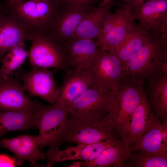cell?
<instances>
[{
    "label": "cell",
    "mask_w": 167,
    "mask_h": 167,
    "mask_svg": "<svg viewBox=\"0 0 167 167\" xmlns=\"http://www.w3.org/2000/svg\"><path fill=\"white\" fill-rule=\"evenodd\" d=\"M139 26L149 35L167 34V0H148L130 11Z\"/></svg>",
    "instance_id": "9c48e42d"
},
{
    "label": "cell",
    "mask_w": 167,
    "mask_h": 167,
    "mask_svg": "<svg viewBox=\"0 0 167 167\" xmlns=\"http://www.w3.org/2000/svg\"><path fill=\"white\" fill-rule=\"evenodd\" d=\"M144 82L122 76L117 89L110 93L107 122L121 138L126 131L133 114L146 94Z\"/></svg>",
    "instance_id": "6da1fadb"
},
{
    "label": "cell",
    "mask_w": 167,
    "mask_h": 167,
    "mask_svg": "<svg viewBox=\"0 0 167 167\" xmlns=\"http://www.w3.org/2000/svg\"><path fill=\"white\" fill-rule=\"evenodd\" d=\"M7 1V2L9 0H6Z\"/></svg>",
    "instance_id": "e575fe53"
},
{
    "label": "cell",
    "mask_w": 167,
    "mask_h": 167,
    "mask_svg": "<svg viewBox=\"0 0 167 167\" xmlns=\"http://www.w3.org/2000/svg\"><path fill=\"white\" fill-rule=\"evenodd\" d=\"M65 72L62 83L58 87L57 103L66 106L90 87L92 80L87 69L79 70L70 68Z\"/></svg>",
    "instance_id": "2e32d148"
},
{
    "label": "cell",
    "mask_w": 167,
    "mask_h": 167,
    "mask_svg": "<svg viewBox=\"0 0 167 167\" xmlns=\"http://www.w3.org/2000/svg\"><path fill=\"white\" fill-rule=\"evenodd\" d=\"M4 5L34 36H49L60 7L57 0H29Z\"/></svg>",
    "instance_id": "3957f363"
},
{
    "label": "cell",
    "mask_w": 167,
    "mask_h": 167,
    "mask_svg": "<svg viewBox=\"0 0 167 167\" xmlns=\"http://www.w3.org/2000/svg\"><path fill=\"white\" fill-rule=\"evenodd\" d=\"M37 129L36 115L11 111H0V141L5 134L11 131Z\"/></svg>",
    "instance_id": "603a6c76"
},
{
    "label": "cell",
    "mask_w": 167,
    "mask_h": 167,
    "mask_svg": "<svg viewBox=\"0 0 167 167\" xmlns=\"http://www.w3.org/2000/svg\"><path fill=\"white\" fill-rule=\"evenodd\" d=\"M20 136L9 138L4 139L0 141V146L14 153L21 146Z\"/></svg>",
    "instance_id": "83f0119b"
},
{
    "label": "cell",
    "mask_w": 167,
    "mask_h": 167,
    "mask_svg": "<svg viewBox=\"0 0 167 167\" xmlns=\"http://www.w3.org/2000/svg\"><path fill=\"white\" fill-rule=\"evenodd\" d=\"M112 2L102 3L98 7H93L80 22L72 38L74 39H98L103 23L110 13Z\"/></svg>",
    "instance_id": "d6986e66"
},
{
    "label": "cell",
    "mask_w": 167,
    "mask_h": 167,
    "mask_svg": "<svg viewBox=\"0 0 167 167\" xmlns=\"http://www.w3.org/2000/svg\"><path fill=\"white\" fill-rule=\"evenodd\" d=\"M18 159L24 161L27 160L29 162L31 165L36 164L40 160L46 158L45 153L39 150H36L22 145L14 153Z\"/></svg>",
    "instance_id": "4316f807"
},
{
    "label": "cell",
    "mask_w": 167,
    "mask_h": 167,
    "mask_svg": "<svg viewBox=\"0 0 167 167\" xmlns=\"http://www.w3.org/2000/svg\"><path fill=\"white\" fill-rule=\"evenodd\" d=\"M23 161L15 156L12 157L5 154H0V167H16L21 165Z\"/></svg>",
    "instance_id": "4dcf8cb0"
},
{
    "label": "cell",
    "mask_w": 167,
    "mask_h": 167,
    "mask_svg": "<svg viewBox=\"0 0 167 167\" xmlns=\"http://www.w3.org/2000/svg\"><path fill=\"white\" fill-rule=\"evenodd\" d=\"M20 137L22 145L34 150H39L38 147L41 142V139L39 135H20Z\"/></svg>",
    "instance_id": "f1b7e54d"
},
{
    "label": "cell",
    "mask_w": 167,
    "mask_h": 167,
    "mask_svg": "<svg viewBox=\"0 0 167 167\" xmlns=\"http://www.w3.org/2000/svg\"><path fill=\"white\" fill-rule=\"evenodd\" d=\"M34 36L18 19L5 9L0 12V62L11 48L32 41Z\"/></svg>",
    "instance_id": "5bb4252c"
},
{
    "label": "cell",
    "mask_w": 167,
    "mask_h": 167,
    "mask_svg": "<svg viewBox=\"0 0 167 167\" xmlns=\"http://www.w3.org/2000/svg\"><path fill=\"white\" fill-rule=\"evenodd\" d=\"M131 148L122 141L103 151L97 157L90 161L79 163V167H124L125 162L130 158Z\"/></svg>",
    "instance_id": "ffe728a7"
},
{
    "label": "cell",
    "mask_w": 167,
    "mask_h": 167,
    "mask_svg": "<svg viewBox=\"0 0 167 167\" xmlns=\"http://www.w3.org/2000/svg\"><path fill=\"white\" fill-rule=\"evenodd\" d=\"M122 9L130 11L133 7L148 0H122Z\"/></svg>",
    "instance_id": "1f68e13d"
},
{
    "label": "cell",
    "mask_w": 167,
    "mask_h": 167,
    "mask_svg": "<svg viewBox=\"0 0 167 167\" xmlns=\"http://www.w3.org/2000/svg\"><path fill=\"white\" fill-rule=\"evenodd\" d=\"M129 160V162L125 163L126 167H167V153L154 154L135 151Z\"/></svg>",
    "instance_id": "484cf974"
},
{
    "label": "cell",
    "mask_w": 167,
    "mask_h": 167,
    "mask_svg": "<svg viewBox=\"0 0 167 167\" xmlns=\"http://www.w3.org/2000/svg\"><path fill=\"white\" fill-rule=\"evenodd\" d=\"M70 66L79 70H87L97 53V42L88 39H73L64 47Z\"/></svg>",
    "instance_id": "ac0fdd59"
},
{
    "label": "cell",
    "mask_w": 167,
    "mask_h": 167,
    "mask_svg": "<svg viewBox=\"0 0 167 167\" xmlns=\"http://www.w3.org/2000/svg\"><path fill=\"white\" fill-rule=\"evenodd\" d=\"M42 104L24 93L12 75L0 77V111H18L36 115Z\"/></svg>",
    "instance_id": "30bf717a"
},
{
    "label": "cell",
    "mask_w": 167,
    "mask_h": 167,
    "mask_svg": "<svg viewBox=\"0 0 167 167\" xmlns=\"http://www.w3.org/2000/svg\"><path fill=\"white\" fill-rule=\"evenodd\" d=\"M148 80V99L152 109L163 122L167 119V72L160 70Z\"/></svg>",
    "instance_id": "e0dca14e"
},
{
    "label": "cell",
    "mask_w": 167,
    "mask_h": 167,
    "mask_svg": "<svg viewBox=\"0 0 167 167\" xmlns=\"http://www.w3.org/2000/svg\"><path fill=\"white\" fill-rule=\"evenodd\" d=\"M160 70L167 72V34L149 35L128 62L122 76L144 82Z\"/></svg>",
    "instance_id": "7a4b0ae2"
},
{
    "label": "cell",
    "mask_w": 167,
    "mask_h": 167,
    "mask_svg": "<svg viewBox=\"0 0 167 167\" xmlns=\"http://www.w3.org/2000/svg\"><path fill=\"white\" fill-rule=\"evenodd\" d=\"M130 11H126L124 15L114 28L97 42L99 48L109 51L121 41L129 32L137 28Z\"/></svg>",
    "instance_id": "cb8c5ba5"
},
{
    "label": "cell",
    "mask_w": 167,
    "mask_h": 167,
    "mask_svg": "<svg viewBox=\"0 0 167 167\" xmlns=\"http://www.w3.org/2000/svg\"><path fill=\"white\" fill-rule=\"evenodd\" d=\"M124 69L120 60L114 53L99 48L87 69L92 79L91 87L107 93L115 91L120 84Z\"/></svg>",
    "instance_id": "8992f818"
},
{
    "label": "cell",
    "mask_w": 167,
    "mask_h": 167,
    "mask_svg": "<svg viewBox=\"0 0 167 167\" xmlns=\"http://www.w3.org/2000/svg\"><path fill=\"white\" fill-rule=\"evenodd\" d=\"M161 123L154 112L146 93L134 111L130 123L120 139L131 148L146 132Z\"/></svg>",
    "instance_id": "4fadbf2b"
},
{
    "label": "cell",
    "mask_w": 167,
    "mask_h": 167,
    "mask_svg": "<svg viewBox=\"0 0 167 167\" xmlns=\"http://www.w3.org/2000/svg\"><path fill=\"white\" fill-rule=\"evenodd\" d=\"M57 69L33 67L25 72L20 68L16 74L17 78L21 81L24 92L32 96H38L51 104L57 102L58 87L54 76Z\"/></svg>",
    "instance_id": "ba28073f"
},
{
    "label": "cell",
    "mask_w": 167,
    "mask_h": 167,
    "mask_svg": "<svg viewBox=\"0 0 167 167\" xmlns=\"http://www.w3.org/2000/svg\"><path fill=\"white\" fill-rule=\"evenodd\" d=\"M4 8V5H2L0 4V12Z\"/></svg>",
    "instance_id": "836d02e7"
},
{
    "label": "cell",
    "mask_w": 167,
    "mask_h": 167,
    "mask_svg": "<svg viewBox=\"0 0 167 167\" xmlns=\"http://www.w3.org/2000/svg\"><path fill=\"white\" fill-rule=\"evenodd\" d=\"M24 42H21L10 49L3 58L0 69V77L12 75L20 68L28 56Z\"/></svg>",
    "instance_id": "d4e9b609"
},
{
    "label": "cell",
    "mask_w": 167,
    "mask_h": 167,
    "mask_svg": "<svg viewBox=\"0 0 167 167\" xmlns=\"http://www.w3.org/2000/svg\"><path fill=\"white\" fill-rule=\"evenodd\" d=\"M121 141L118 137H115L92 144L68 147L62 150L50 147L45 153L48 161L46 166L51 167L55 163L65 161L78 160L84 161H91L106 148Z\"/></svg>",
    "instance_id": "7c38bea8"
},
{
    "label": "cell",
    "mask_w": 167,
    "mask_h": 167,
    "mask_svg": "<svg viewBox=\"0 0 167 167\" xmlns=\"http://www.w3.org/2000/svg\"><path fill=\"white\" fill-rule=\"evenodd\" d=\"M115 137L118 136L108 124L106 117L79 118L69 113L64 143L88 144Z\"/></svg>",
    "instance_id": "5b68a950"
},
{
    "label": "cell",
    "mask_w": 167,
    "mask_h": 167,
    "mask_svg": "<svg viewBox=\"0 0 167 167\" xmlns=\"http://www.w3.org/2000/svg\"><path fill=\"white\" fill-rule=\"evenodd\" d=\"M60 6H76L89 7L93 5L97 0H57Z\"/></svg>",
    "instance_id": "f546056e"
},
{
    "label": "cell",
    "mask_w": 167,
    "mask_h": 167,
    "mask_svg": "<svg viewBox=\"0 0 167 167\" xmlns=\"http://www.w3.org/2000/svg\"><path fill=\"white\" fill-rule=\"evenodd\" d=\"M110 93L90 87L66 106L69 113L79 118L105 117L108 113Z\"/></svg>",
    "instance_id": "8fae6325"
},
{
    "label": "cell",
    "mask_w": 167,
    "mask_h": 167,
    "mask_svg": "<svg viewBox=\"0 0 167 167\" xmlns=\"http://www.w3.org/2000/svg\"><path fill=\"white\" fill-rule=\"evenodd\" d=\"M131 148L132 152L139 151L154 154L167 153V122L150 129Z\"/></svg>",
    "instance_id": "44dd1931"
},
{
    "label": "cell",
    "mask_w": 167,
    "mask_h": 167,
    "mask_svg": "<svg viewBox=\"0 0 167 167\" xmlns=\"http://www.w3.org/2000/svg\"><path fill=\"white\" fill-rule=\"evenodd\" d=\"M68 114L63 105L57 103L49 106L42 105L36 115L37 129L41 139L40 151L48 146L59 148L64 143Z\"/></svg>",
    "instance_id": "277c9868"
},
{
    "label": "cell",
    "mask_w": 167,
    "mask_h": 167,
    "mask_svg": "<svg viewBox=\"0 0 167 167\" xmlns=\"http://www.w3.org/2000/svg\"><path fill=\"white\" fill-rule=\"evenodd\" d=\"M28 52L30 63L33 67L53 68L65 71L70 68L64 49L60 42L51 37L35 35Z\"/></svg>",
    "instance_id": "52a82bcc"
},
{
    "label": "cell",
    "mask_w": 167,
    "mask_h": 167,
    "mask_svg": "<svg viewBox=\"0 0 167 167\" xmlns=\"http://www.w3.org/2000/svg\"><path fill=\"white\" fill-rule=\"evenodd\" d=\"M29 0H9L6 4V6H11L14 4L22 2Z\"/></svg>",
    "instance_id": "d6a6232c"
},
{
    "label": "cell",
    "mask_w": 167,
    "mask_h": 167,
    "mask_svg": "<svg viewBox=\"0 0 167 167\" xmlns=\"http://www.w3.org/2000/svg\"><path fill=\"white\" fill-rule=\"evenodd\" d=\"M149 36L139 26L109 51L117 56L124 68L130 58L142 47Z\"/></svg>",
    "instance_id": "7402d4cb"
},
{
    "label": "cell",
    "mask_w": 167,
    "mask_h": 167,
    "mask_svg": "<svg viewBox=\"0 0 167 167\" xmlns=\"http://www.w3.org/2000/svg\"><path fill=\"white\" fill-rule=\"evenodd\" d=\"M93 7L60 6L49 36L59 42L66 39L72 38L80 22Z\"/></svg>",
    "instance_id": "9a60e30c"
}]
</instances>
